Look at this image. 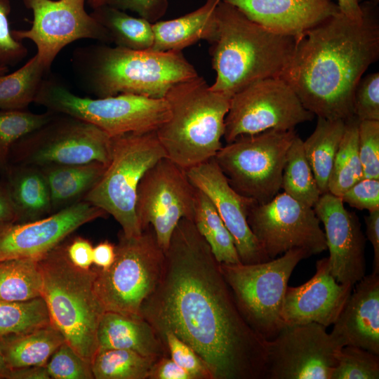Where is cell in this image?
I'll use <instances>...</instances> for the list:
<instances>
[{
    "instance_id": "cell-6",
    "label": "cell",
    "mask_w": 379,
    "mask_h": 379,
    "mask_svg": "<svg viewBox=\"0 0 379 379\" xmlns=\"http://www.w3.org/2000/svg\"><path fill=\"white\" fill-rule=\"evenodd\" d=\"M41 297L51 324L82 358L92 363L98 351L97 332L105 310L96 295V268L80 269L60 244L39 260Z\"/></svg>"
},
{
    "instance_id": "cell-14",
    "label": "cell",
    "mask_w": 379,
    "mask_h": 379,
    "mask_svg": "<svg viewBox=\"0 0 379 379\" xmlns=\"http://www.w3.org/2000/svg\"><path fill=\"white\" fill-rule=\"evenodd\" d=\"M195 190L185 170L167 157L149 168L139 182L135 202L139 226L142 231L152 227L164 252L179 221L193 219Z\"/></svg>"
},
{
    "instance_id": "cell-56",
    "label": "cell",
    "mask_w": 379,
    "mask_h": 379,
    "mask_svg": "<svg viewBox=\"0 0 379 379\" xmlns=\"http://www.w3.org/2000/svg\"><path fill=\"white\" fill-rule=\"evenodd\" d=\"M359 1L361 3L362 1H369L371 3L378 4L379 2V0H359Z\"/></svg>"
},
{
    "instance_id": "cell-19",
    "label": "cell",
    "mask_w": 379,
    "mask_h": 379,
    "mask_svg": "<svg viewBox=\"0 0 379 379\" xmlns=\"http://www.w3.org/2000/svg\"><path fill=\"white\" fill-rule=\"evenodd\" d=\"M313 209L324 227L331 274L354 286L366 275V239L358 216L330 192L322 194Z\"/></svg>"
},
{
    "instance_id": "cell-13",
    "label": "cell",
    "mask_w": 379,
    "mask_h": 379,
    "mask_svg": "<svg viewBox=\"0 0 379 379\" xmlns=\"http://www.w3.org/2000/svg\"><path fill=\"white\" fill-rule=\"evenodd\" d=\"M314 116L281 78L264 79L231 97L223 138L230 143L239 136L267 130H294L297 125L312 121Z\"/></svg>"
},
{
    "instance_id": "cell-45",
    "label": "cell",
    "mask_w": 379,
    "mask_h": 379,
    "mask_svg": "<svg viewBox=\"0 0 379 379\" xmlns=\"http://www.w3.org/2000/svg\"><path fill=\"white\" fill-rule=\"evenodd\" d=\"M88 5L95 9L110 6L122 11H131L150 22H156L166 13L168 0H86Z\"/></svg>"
},
{
    "instance_id": "cell-43",
    "label": "cell",
    "mask_w": 379,
    "mask_h": 379,
    "mask_svg": "<svg viewBox=\"0 0 379 379\" xmlns=\"http://www.w3.org/2000/svg\"><path fill=\"white\" fill-rule=\"evenodd\" d=\"M9 0H0V68H9L22 62L27 55V47L16 40L11 32Z\"/></svg>"
},
{
    "instance_id": "cell-27",
    "label": "cell",
    "mask_w": 379,
    "mask_h": 379,
    "mask_svg": "<svg viewBox=\"0 0 379 379\" xmlns=\"http://www.w3.org/2000/svg\"><path fill=\"white\" fill-rule=\"evenodd\" d=\"M106 166L93 161L40 168L50 191L52 213L83 200L100 179Z\"/></svg>"
},
{
    "instance_id": "cell-17",
    "label": "cell",
    "mask_w": 379,
    "mask_h": 379,
    "mask_svg": "<svg viewBox=\"0 0 379 379\" xmlns=\"http://www.w3.org/2000/svg\"><path fill=\"white\" fill-rule=\"evenodd\" d=\"M86 0H23L33 13L29 29L11 30L13 37L32 41L49 71L58 54L68 44L84 39L112 44L107 31L85 10Z\"/></svg>"
},
{
    "instance_id": "cell-46",
    "label": "cell",
    "mask_w": 379,
    "mask_h": 379,
    "mask_svg": "<svg viewBox=\"0 0 379 379\" xmlns=\"http://www.w3.org/2000/svg\"><path fill=\"white\" fill-rule=\"evenodd\" d=\"M343 202L368 212L379 209V179L363 178L340 197Z\"/></svg>"
},
{
    "instance_id": "cell-11",
    "label": "cell",
    "mask_w": 379,
    "mask_h": 379,
    "mask_svg": "<svg viewBox=\"0 0 379 379\" xmlns=\"http://www.w3.org/2000/svg\"><path fill=\"white\" fill-rule=\"evenodd\" d=\"M296 134L295 129H271L241 135L222 146L214 159L235 191L264 204L281 190L287 152Z\"/></svg>"
},
{
    "instance_id": "cell-18",
    "label": "cell",
    "mask_w": 379,
    "mask_h": 379,
    "mask_svg": "<svg viewBox=\"0 0 379 379\" xmlns=\"http://www.w3.org/2000/svg\"><path fill=\"white\" fill-rule=\"evenodd\" d=\"M107 215L81 200L46 218L0 224V261L13 258L39 261L79 227Z\"/></svg>"
},
{
    "instance_id": "cell-48",
    "label": "cell",
    "mask_w": 379,
    "mask_h": 379,
    "mask_svg": "<svg viewBox=\"0 0 379 379\" xmlns=\"http://www.w3.org/2000/svg\"><path fill=\"white\" fill-rule=\"evenodd\" d=\"M147 379H194L184 368L178 366L169 356L158 359L153 364Z\"/></svg>"
},
{
    "instance_id": "cell-2",
    "label": "cell",
    "mask_w": 379,
    "mask_h": 379,
    "mask_svg": "<svg viewBox=\"0 0 379 379\" xmlns=\"http://www.w3.org/2000/svg\"><path fill=\"white\" fill-rule=\"evenodd\" d=\"M361 20L336 13L295 41L279 76L317 117L347 121L366 69L379 58L378 4L362 1Z\"/></svg>"
},
{
    "instance_id": "cell-35",
    "label": "cell",
    "mask_w": 379,
    "mask_h": 379,
    "mask_svg": "<svg viewBox=\"0 0 379 379\" xmlns=\"http://www.w3.org/2000/svg\"><path fill=\"white\" fill-rule=\"evenodd\" d=\"M358 126L359 120L355 117L346 121L330 175L328 192L340 197L364 178L359 154Z\"/></svg>"
},
{
    "instance_id": "cell-49",
    "label": "cell",
    "mask_w": 379,
    "mask_h": 379,
    "mask_svg": "<svg viewBox=\"0 0 379 379\" xmlns=\"http://www.w3.org/2000/svg\"><path fill=\"white\" fill-rule=\"evenodd\" d=\"M366 234L373 248V272L379 274V209L364 217Z\"/></svg>"
},
{
    "instance_id": "cell-47",
    "label": "cell",
    "mask_w": 379,
    "mask_h": 379,
    "mask_svg": "<svg viewBox=\"0 0 379 379\" xmlns=\"http://www.w3.org/2000/svg\"><path fill=\"white\" fill-rule=\"evenodd\" d=\"M65 248L68 260L74 266L83 270L91 267L93 246L89 240L81 237H75L65 245Z\"/></svg>"
},
{
    "instance_id": "cell-29",
    "label": "cell",
    "mask_w": 379,
    "mask_h": 379,
    "mask_svg": "<svg viewBox=\"0 0 379 379\" xmlns=\"http://www.w3.org/2000/svg\"><path fill=\"white\" fill-rule=\"evenodd\" d=\"M345 122L342 119L318 117L315 129L303 141L306 158L321 194L328 192L329 178Z\"/></svg>"
},
{
    "instance_id": "cell-10",
    "label": "cell",
    "mask_w": 379,
    "mask_h": 379,
    "mask_svg": "<svg viewBox=\"0 0 379 379\" xmlns=\"http://www.w3.org/2000/svg\"><path fill=\"white\" fill-rule=\"evenodd\" d=\"M309 257L304 250L293 248L263 262L220 263L239 310L265 340L275 338L284 326L281 312L289 278L298 264Z\"/></svg>"
},
{
    "instance_id": "cell-23",
    "label": "cell",
    "mask_w": 379,
    "mask_h": 379,
    "mask_svg": "<svg viewBox=\"0 0 379 379\" xmlns=\"http://www.w3.org/2000/svg\"><path fill=\"white\" fill-rule=\"evenodd\" d=\"M331 333L340 345H352L379 355V274L357 282Z\"/></svg>"
},
{
    "instance_id": "cell-3",
    "label": "cell",
    "mask_w": 379,
    "mask_h": 379,
    "mask_svg": "<svg viewBox=\"0 0 379 379\" xmlns=\"http://www.w3.org/2000/svg\"><path fill=\"white\" fill-rule=\"evenodd\" d=\"M71 61L81 88L96 98L128 93L164 98L173 86L199 75L178 51L91 44L74 49Z\"/></svg>"
},
{
    "instance_id": "cell-44",
    "label": "cell",
    "mask_w": 379,
    "mask_h": 379,
    "mask_svg": "<svg viewBox=\"0 0 379 379\" xmlns=\"http://www.w3.org/2000/svg\"><path fill=\"white\" fill-rule=\"evenodd\" d=\"M354 114L360 121H379V73L361 78L354 95Z\"/></svg>"
},
{
    "instance_id": "cell-34",
    "label": "cell",
    "mask_w": 379,
    "mask_h": 379,
    "mask_svg": "<svg viewBox=\"0 0 379 379\" xmlns=\"http://www.w3.org/2000/svg\"><path fill=\"white\" fill-rule=\"evenodd\" d=\"M281 189L293 199L312 208L321 195L306 158L303 140L298 134L287 152Z\"/></svg>"
},
{
    "instance_id": "cell-53",
    "label": "cell",
    "mask_w": 379,
    "mask_h": 379,
    "mask_svg": "<svg viewBox=\"0 0 379 379\" xmlns=\"http://www.w3.org/2000/svg\"><path fill=\"white\" fill-rule=\"evenodd\" d=\"M338 6L341 13L353 20H361L363 9L359 0H338Z\"/></svg>"
},
{
    "instance_id": "cell-26",
    "label": "cell",
    "mask_w": 379,
    "mask_h": 379,
    "mask_svg": "<svg viewBox=\"0 0 379 379\" xmlns=\"http://www.w3.org/2000/svg\"><path fill=\"white\" fill-rule=\"evenodd\" d=\"M3 176L15 212V222L32 221L52 213L50 191L40 168L11 165Z\"/></svg>"
},
{
    "instance_id": "cell-22",
    "label": "cell",
    "mask_w": 379,
    "mask_h": 379,
    "mask_svg": "<svg viewBox=\"0 0 379 379\" xmlns=\"http://www.w3.org/2000/svg\"><path fill=\"white\" fill-rule=\"evenodd\" d=\"M248 18L295 41L331 16L340 13L332 0H223Z\"/></svg>"
},
{
    "instance_id": "cell-36",
    "label": "cell",
    "mask_w": 379,
    "mask_h": 379,
    "mask_svg": "<svg viewBox=\"0 0 379 379\" xmlns=\"http://www.w3.org/2000/svg\"><path fill=\"white\" fill-rule=\"evenodd\" d=\"M157 359L123 349L98 350L91 363L95 379H147Z\"/></svg>"
},
{
    "instance_id": "cell-16",
    "label": "cell",
    "mask_w": 379,
    "mask_h": 379,
    "mask_svg": "<svg viewBox=\"0 0 379 379\" xmlns=\"http://www.w3.org/2000/svg\"><path fill=\"white\" fill-rule=\"evenodd\" d=\"M315 323L285 324L265 341V379H331L343 347Z\"/></svg>"
},
{
    "instance_id": "cell-32",
    "label": "cell",
    "mask_w": 379,
    "mask_h": 379,
    "mask_svg": "<svg viewBox=\"0 0 379 379\" xmlns=\"http://www.w3.org/2000/svg\"><path fill=\"white\" fill-rule=\"evenodd\" d=\"M48 72L36 53L17 70L0 75V110L25 109Z\"/></svg>"
},
{
    "instance_id": "cell-30",
    "label": "cell",
    "mask_w": 379,
    "mask_h": 379,
    "mask_svg": "<svg viewBox=\"0 0 379 379\" xmlns=\"http://www.w3.org/2000/svg\"><path fill=\"white\" fill-rule=\"evenodd\" d=\"M90 14L107 31L115 46L132 50L151 49L154 32L152 23L147 20L107 6L93 9Z\"/></svg>"
},
{
    "instance_id": "cell-51",
    "label": "cell",
    "mask_w": 379,
    "mask_h": 379,
    "mask_svg": "<svg viewBox=\"0 0 379 379\" xmlns=\"http://www.w3.org/2000/svg\"><path fill=\"white\" fill-rule=\"evenodd\" d=\"M8 379H51L46 366H34L10 370Z\"/></svg>"
},
{
    "instance_id": "cell-55",
    "label": "cell",
    "mask_w": 379,
    "mask_h": 379,
    "mask_svg": "<svg viewBox=\"0 0 379 379\" xmlns=\"http://www.w3.org/2000/svg\"><path fill=\"white\" fill-rule=\"evenodd\" d=\"M9 70V68H0V75L6 74Z\"/></svg>"
},
{
    "instance_id": "cell-8",
    "label": "cell",
    "mask_w": 379,
    "mask_h": 379,
    "mask_svg": "<svg viewBox=\"0 0 379 379\" xmlns=\"http://www.w3.org/2000/svg\"><path fill=\"white\" fill-rule=\"evenodd\" d=\"M112 138L110 161L83 200L111 215L126 237L137 236L142 232L135 213L139 182L149 168L166 157V152L156 131Z\"/></svg>"
},
{
    "instance_id": "cell-21",
    "label": "cell",
    "mask_w": 379,
    "mask_h": 379,
    "mask_svg": "<svg viewBox=\"0 0 379 379\" xmlns=\"http://www.w3.org/2000/svg\"><path fill=\"white\" fill-rule=\"evenodd\" d=\"M353 287L336 281L328 257L318 260L310 280L299 286H287L281 312L284 325L315 322L328 327L342 312Z\"/></svg>"
},
{
    "instance_id": "cell-40",
    "label": "cell",
    "mask_w": 379,
    "mask_h": 379,
    "mask_svg": "<svg viewBox=\"0 0 379 379\" xmlns=\"http://www.w3.org/2000/svg\"><path fill=\"white\" fill-rule=\"evenodd\" d=\"M53 379H93L91 364L82 358L65 341L54 352L46 364Z\"/></svg>"
},
{
    "instance_id": "cell-41",
    "label": "cell",
    "mask_w": 379,
    "mask_h": 379,
    "mask_svg": "<svg viewBox=\"0 0 379 379\" xmlns=\"http://www.w3.org/2000/svg\"><path fill=\"white\" fill-rule=\"evenodd\" d=\"M168 355L194 379H213L206 363L186 343L172 332H166L161 338Z\"/></svg>"
},
{
    "instance_id": "cell-52",
    "label": "cell",
    "mask_w": 379,
    "mask_h": 379,
    "mask_svg": "<svg viewBox=\"0 0 379 379\" xmlns=\"http://www.w3.org/2000/svg\"><path fill=\"white\" fill-rule=\"evenodd\" d=\"M15 212L4 185L0 188V224L15 222Z\"/></svg>"
},
{
    "instance_id": "cell-25",
    "label": "cell",
    "mask_w": 379,
    "mask_h": 379,
    "mask_svg": "<svg viewBox=\"0 0 379 379\" xmlns=\"http://www.w3.org/2000/svg\"><path fill=\"white\" fill-rule=\"evenodd\" d=\"M221 0H206L198 9L178 18L152 24L156 51H178L199 40L211 43L217 34L216 7Z\"/></svg>"
},
{
    "instance_id": "cell-4",
    "label": "cell",
    "mask_w": 379,
    "mask_h": 379,
    "mask_svg": "<svg viewBox=\"0 0 379 379\" xmlns=\"http://www.w3.org/2000/svg\"><path fill=\"white\" fill-rule=\"evenodd\" d=\"M216 18L217 34L209 49L216 74L212 91L231 98L255 81L279 77L293 55V37L264 28L223 0Z\"/></svg>"
},
{
    "instance_id": "cell-38",
    "label": "cell",
    "mask_w": 379,
    "mask_h": 379,
    "mask_svg": "<svg viewBox=\"0 0 379 379\" xmlns=\"http://www.w3.org/2000/svg\"><path fill=\"white\" fill-rule=\"evenodd\" d=\"M55 114L50 110L40 114L26 109L0 110V173L4 175L9 166V153L14 143L48 122Z\"/></svg>"
},
{
    "instance_id": "cell-33",
    "label": "cell",
    "mask_w": 379,
    "mask_h": 379,
    "mask_svg": "<svg viewBox=\"0 0 379 379\" xmlns=\"http://www.w3.org/2000/svg\"><path fill=\"white\" fill-rule=\"evenodd\" d=\"M42 285L39 261L29 258L0 261V300L26 301L41 297Z\"/></svg>"
},
{
    "instance_id": "cell-42",
    "label": "cell",
    "mask_w": 379,
    "mask_h": 379,
    "mask_svg": "<svg viewBox=\"0 0 379 379\" xmlns=\"http://www.w3.org/2000/svg\"><path fill=\"white\" fill-rule=\"evenodd\" d=\"M358 146L364 178L379 179V121H359Z\"/></svg>"
},
{
    "instance_id": "cell-1",
    "label": "cell",
    "mask_w": 379,
    "mask_h": 379,
    "mask_svg": "<svg viewBox=\"0 0 379 379\" xmlns=\"http://www.w3.org/2000/svg\"><path fill=\"white\" fill-rule=\"evenodd\" d=\"M140 314L160 340L172 332L189 345L213 379H265L266 340L243 317L192 220L182 218L175 227L159 281Z\"/></svg>"
},
{
    "instance_id": "cell-31",
    "label": "cell",
    "mask_w": 379,
    "mask_h": 379,
    "mask_svg": "<svg viewBox=\"0 0 379 379\" xmlns=\"http://www.w3.org/2000/svg\"><path fill=\"white\" fill-rule=\"evenodd\" d=\"M192 221L210 246L218 262H241L233 238L215 207L211 199L197 188L195 190Z\"/></svg>"
},
{
    "instance_id": "cell-12",
    "label": "cell",
    "mask_w": 379,
    "mask_h": 379,
    "mask_svg": "<svg viewBox=\"0 0 379 379\" xmlns=\"http://www.w3.org/2000/svg\"><path fill=\"white\" fill-rule=\"evenodd\" d=\"M112 145V138L98 127L55 112L48 122L14 143L8 163L38 168L93 161L107 166Z\"/></svg>"
},
{
    "instance_id": "cell-9",
    "label": "cell",
    "mask_w": 379,
    "mask_h": 379,
    "mask_svg": "<svg viewBox=\"0 0 379 379\" xmlns=\"http://www.w3.org/2000/svg\"><path fill=\"white\" fill-rule=\"evenodd\" d=\"M164 260L151 226L133 237L121 232L113 264L105 270L95 267L94 288L105 312L140 315L142 302L159 281Z\"/></svg>"
},
{
    "instance_id": "cell-54",
    "label": "cell",
    "mask_w": 379,
    "mask_h": 379,
    "mask_svg": "<svg viewBox=\"0 0 379 379\" xmlns=\"http://www.w3.org/2000/svg\"><path fill=\"white\" fill-rule=\"evenodd\" d=\"M9 372H10V369L7 366L4 357L0 350V378L8 379Z\"/></svg>"
},
{
    "instance_id": "cell-50",
    "label": "cell",
    "mask_w": 379,
    "mask_h": 379,
    "mask_svg": "<svg viewBox=\"0 0 379 379\" xmlns=\"http://www.w3.org/2000/svg\"><path fill=\"white\" fill-rule=\"evenodd\" d=\"M116 258V246L109 241H103L93 247V264L101 270L111 267Z\"/></svg>"
},
{
    "instance_id": "cell-20",
    "label": "cell",
    "mask_w": 379,
    "mask_h": 379,
    "mask_svg": "<svg viewBox=\"0 0 379 379\" xmlns=\"http://www.w3.org/2000/svg\"><path fill=\"white\" fill-rule=\"evenodd\" d=\"M185 171L192 184L213 204L233 238L241 262L255 264L270 260L247 221L250 208L257 202L230 186L214 157Z\"/></svg>"
},
{
    "instance_id": "cell-28",
    "label": "cell",
    "mask_w": 379,
    "mask_h": 379,
    "mask_svg": "<svg viewBox=\"0 0 379 379\" xmlns=\"http://www.w3.org/2000/svg\"><path fill=\"white\" fill-rule=\"evenodd\" d=\"M65 338L51 324L29 333L0 339V350L10 370L46 366Z\"/></svg>"
},
{
    "instance_id": "cell-5",
    "label": "cell",
    "mask_w": 379,
    "mask_h": 379,
    "mask_svg": "<svg viewBox=\"0 0 379 379\" xmlns=\"http://www.w3.org/2000/svg\"><path fill=\"white\" fill-rule=\"evenodd\" d=\"M164 98L170 117L156 133L166 157L185 171L213 158L223 146L230 98L197 75L173 86Z\"/></svg>"
},
{
    "instance_id": "cell-57",
    "label": "cell",
    "mask_w": 379,
    "mask_h": 379,
    "mask_svg": "<svg viewBox=\"0 0 379 379\" xmlns=\"http://www.w3.org/2000/svg\"><path fill=\"white\" fill-rule=\"evenodd\" d=\"M1 186H2V183L0 182V188L1 187Z\"/></svg>"
},
{
    "instance_id": "cell-15",
    "label": "cell",
    "mask_w": 379,
    "mask_h": 379,
    "mask_svg": "<svg viewBox=\"0 0 379 379\" xmlns=\"http://www.w3.org/2000/svg\"><path fill=\"white\" fill-rule=\"evenodd\" d=\"M247 221L270 260L293 248L302 249L310 256L327 249L324 232L313 208L284 192L268 202L255 203Z\"/></svg>"
},
{
    "instance_id": "cell-7",
    "label": "cell",
    "mask_w": 379,
    "mask_h": 379,
    "mask_svg": "<svg viewBox=\"0 0 379 379\" xmlns=\"http://www.w3.org/2000/svg\"><path fill=\"white\" fill-rule=\"evenodd\" d=\"M34 102L46 110L88 122L111 137L157 131L170 117L165 98L128 93L95 98L81 97L53 79L44 78Z\"/></svg>"
},
{
    "instance_id": "cell-39",
    "label": "cell",
    "mask_w": 379,
    "mask_h": 379,
    "mask_svg": "<svg viewBox=\"0 0 379 379\" xmlns=\"http://www.w3.org/2000/svg\"><path fill=\"white\" fill-rule=\"evenodd\" d=\"M331 379H378L379 355L352 345L342 347Z\"/></svg>"
},
{
    "instance_id": "cell-24",
    "label": "cell",
    "mask_w": 379,
    "mask_h": 379,
    "mask_svg": "<svg viewBox=\"0 0 379 379\" xmlns=\"http://www.w3.org/2000/svg\"><path fill=\"white\" fill-rule=\"evenodd\" d=\"M97 342L98 350H128L157 360L168 355L154 328L140 315L105 311L98 325Z\"/></svg>"
},
{
    "instance_id": "cell-37",
    "label": "cell",
    "mask_w": 379,
    "mask_h": 379,
    "mask_svg": "<svg viewBox=\"0 0 379 379\" xmlns=\"http://www.w3.org/2000/svg\"><path fill=\"white\" fill-rule=\"evenodd\" d=\"M51 324L42 297L26 301L0 300V339L32 332Z\"/></svg>"
}]
</instances>
